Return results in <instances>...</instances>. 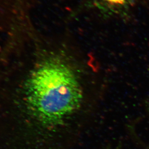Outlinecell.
<instances>
[{
    "instance_id": "1",
    "label": "cell",
    "mask_w": 149,
    "mask_h": 149,
    "mask_svg": "<svg viewBox=\"0 0 149 149\" xmlns=\"http://www.w3.org/2000/svg\"><path fill=\"white\" fill-rule=\"evenodd\" d=\"M25 91L32 114L50 127L63 124L77 111L83 100L78 73L63 55L41 62L27 79Z\"/></svg>"
},
{
    "instance_id": "2",
    "label": "cell",
    "mask_w": 149,
    "mask_h": 149,
    "mask_svg": "<svg viewBox=\"0 0 149 149\" xmlns=\"http://www.w3.org/2000/svg\"><path fill=\"white\" fill-rule=\"evenodd\" d=\"M94 7L108 17H124L133 6L134 0H93Z\"/></svg>"
}]
</instances>
